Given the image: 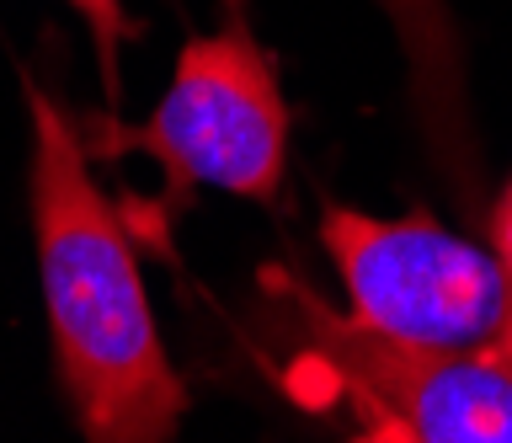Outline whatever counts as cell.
<instances>
[{"label":"cell","instance_id":"obj_1","mask_svg":"<svg viewBox=\"0 0 512 443\" xmlns=\"http://www.w3.org/2000/svg\"><path fill=\"white\" fill-rule=\"evenodd\" d=\"M27 113L32 241L59 390L96 443H166L182 427L187 390L155 331L139 251L91 177L80 123L43 86H27Z\"/></svg>","mask_w":512,"mask_h":443},{"label":"cell","instance_id":"obj_2","mask_svg":"<svg viewBox=\"0 0 512 443\" xmlns=\"http://www.w3.org/2000/svg\"><path fill=\"white\" fill-rule=\"evenodd\" d=\"M283 385L304 406H342L358 438L384 443H512L507 347H422L326 310L278 283Z\"/></svg>","mask_w":512,"mask_h":443},{"label":"cell","instance_id":"obj_3","mask_svg":"<svg viewBox=\"0 0 512 443\" xmlns=\"http://www.w3.org/2000/svg\"><path fill=\"white\" fill-rule=\"evenodd\" d=\"M288 102L278 70L251 33L246 6L230 0L214 33H192L176 54L166 97L134 129L86 134V150L107 155H150L171 198L187 193H230L272 203L288 171Z\"/></svg>","mask_w":512,"mask_h":443},{"label":"cell","instance_id":"obj_4","mask_svg":"<svg viewBox=\"0 0 512 443\" xmlns=\"http://www.w3.org/2000/svg\"><path fill=\"white\" fill-rule=\"evenodd\" d=\"M320 246L342 278L347 310L422 347H496L512 315V283L496 251L448 235L438 219H374L326 209Z\"/></svg>","mask_w":512,"mask_h":443},{"label":"cell","instance_id":"obj_5","mask_svg":"<svg viewBox=\"0 0 512 443\" xmlns=\"http://www.w3.org/2000/svg\"><path fill=\"white\" fill-rule=\"evenodd\" d=\"M80 11V22L91 27V43H96V59H102V81L118 86V49L128 38V11L123 0H70Z\"/></svg>","mask_w":512,"mask_h":443},{"label":"cell","instance_id":"obj_6","mask_svg":"<svg viewBox=\"0 0 512 443\" xmlns=\"http://www.w3.org/2000/svg\"><path fill=\"white\" fill-rule=\"evenodd\" d=\"M491 251H496V262H502V273L512 283V182L502 187V198H496V209H491Z\"/></svg>","mask_w":512,"mask_h":443},{"label":"cell","instance_id":"obj_7","mask_svg":"<svg viewBox=\"0 0 512 443\" xmlns=\"http://www.w3.org/2000/svg\"><path fill=\"white\" fill-rule=\"evenodd\" d=\"M496 347H507V353H512V315H507V326H502V337H496Z\"/></svg>","mask_w":512,"mask_h":443}]
</instances>
